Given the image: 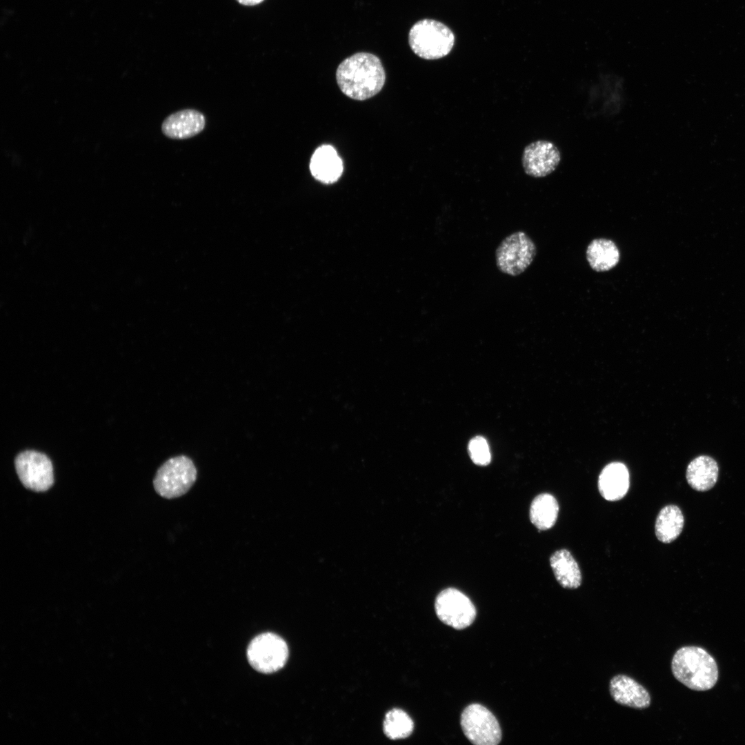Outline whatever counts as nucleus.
<instances>
[{"instance_id":"obj_9","label":"nucleus","mask_w":745,"mask_h":745,"mask_svg":"<svg viewBox=\"0 0 745 745\" xmlns=\"http://www.w3.org/2000/svg\"><path fill=\"white\" fill-rule=\"evenodd\" d=\"M14 465L18 477L26 488L43 492L53 484L52 464L46 455L34 450L24 451L17 456Z\"/></svg>"},{"instance_id":"obj_18","label":"nucleus","mask_w":745,"mask_h":745,"mask_svg":"<svg viewBox=\"0 0 745 745\" xmlns=\"http://www.w3.org/2000/svg\"><path fill=\"white\" fill-rule=\"evenodd\" d=\"M684 524L681 509L676 505H667L660 510L656 518L655 535L662 543L673 542L681 534Z\"/></svg>"},{"instance_id":"obj_6","label":"nucleus","mask_w":745,"mask_h":745,"mask_svg":"<svg viewBox=\"0 0 745 745\" xmlns=\"http://www.w3.org/2000/svg\"><path fill=\"white\" fill-rule=\"evenodd\" d=\"M288 657L286 642L279 635L266 633L255 637L249 644L247 657L257 671L272 673L281 669Z\"/></svg>"},{"instance_id":"obj_3","label":"nucleus","mask_w":745,"mask_h":745,"mask_svg":"<svg viewBox=\"0 0 745 745\" xmlns=\"http://www.w3.org/2000/svg\"><path fill=\"white\" fill-rule=\"evenodd\" d=\"M408 43L419 57L439 59L448 55L455 43L453 31L443 23L430 19L416 22L408 32Z\"/></svg>"},{"instance_id":"obj_5","label":"nucleus","mask_w":745,"mask_h":745,"mask_svg":"<svg viewBox=\"0 0 745 745\" xmlns=\"http://www.w3.org/2000/svg\"><path fill=\"white\" fill-rule=\"evenodd\" d=\"M537 248L532 239L524 231L507 236L496 249V265L500 272L518 276L532 264Z\"/></svg>"},{"instance_id":"obj_7","label":"nucleus","mask_w":745,"mask_h":745,"mask_svg":"<svg viewBox=\"0 0 745 745\" xmlns=\"http://www.w3.org/2000/svg\"><path fill=\"white\" fill-rule=\"evenodd\" d=\"M465 736L476 745H496L501 739L499 724L493 714L479 704L468 706L461 715Z\"/></svg>"},{"instance_id":"obj_19","label":"nucleus","mask_w":745,"mask_h":745,"mask_svg":"<svg viewBox=\"0 0 745 745\" xmlns=\"http://www.w3.org/2000/svg\"><path fill=\"white\" fill-rule=\"evenodd\" d=\"M559 513V504L549 493L537 495L531 502L530 519L539 530H548L555 524Z\"/></svg>"},{"instance_id":"obj_4","label":"nucleus","mask_w":745,"mask_h":745,"mask_svg":"<svg viewBox=\"0 0 745 745\" xmlns=\"http://www.w3.org/2000/svg\"><path fill=\"white\" fill-rule=\"evenodd\" d=\"M193 461L185 455L172 457L158 469L153 480L155 491L166 499L185 495L197 479Z\"/></svg>"},{"instance_id":"obj_16","label":"nucleus","mask_w":745,"mask_h":745,"mask_svg":"<svg viewBox=\"0 0 745 745\" xmlns=\"http://www.w3.org/2000/svg\"><path fill=\"white\" fill-rule=\"evenodd\" d=\"M550 567L558 583L564 588L580 586L582 577L577 562L566 549L555 551L550 557Z\"/></svg>"},{"instance_id":"obj_21","label":"nucleus","mask_w":745,"mask_h":745,"mask_svg":"<svg viewBox=\"0 0 745 745\" xmlns=\"http://www.w3.org/2000/svg\"><path fill=\"white\" fill-rule=\"evenodd\" d=\"M468 453L472 461L479 466H486L491 460L487 441L482 437L473 438L468 444Z\"/></svg>"},{"instance_id":"obj_15","label":"nucleus","mask_w":745,"mask_h":745,"mask_svg":"<svg viewBox=\"0 0 745 745\" xmlns=\"http://www.w3.org/2000/svg\"><path fill=\"white\" fill-rule=\"evenodd\" d=\"M719 468L717 461L710 456L700 455L688 465L686 477L688 484L697 491H707L716 484Z\"/></svg>"},{"instance_id":"obj_13","label":"nucleus","mask_w":745,"mask_h":745,"mask_svg":"<svg viewBox=\"0 0 745 745\" xmlns=\"http://www.w3.org/2000/svg\"><path fill=\"white\" fill-rule=\"evenodd\" d=\"M309 167L312 177L326 184L336 182L344 169L341 159L330 145H321L315 150Z\"/></svg>"},{"instance_id":"obj_8","label":"nucleus","mask_w":745,"mask_h":745,"mask_svg":"<svg viewBox=\"0 0 745 745\" xmlns=\"http://www.w3.org/2000/svg\"><path fill=\"white\" fill-rule=\"evenodd\" d=\"M435 608L438 618L455 629L469 626L476 617V609L470 599L454 588H446L438 594Z\"/></svg>"},{"instance_id":"obj_22","label":"nucleus","mask_w":745,"mask_h":745,"mask_svg":"<svg viewBox=\"0 0 745 745\" xmlns=\"http://www.w3.org/2000/svg\"><path fill=\"white\" fill-rule=\"evenodd\" d=\"M237 1L238 2H239L240 3L244 4V5L253 6V5H256V4H258V3H261L264 0H237Z\"/></svg>"},{"instance_id":"obj_2","label":"nucleus","mask_w":745,"mask_h":745,"mask_svg":"<svg viewBox=\"0 0 745 745\" xmlns=\"http://www.w3.org/2000/svg\"><path fill=\"white\" fill-rule=\"evenodd\" d=\"M671 670L677 680L693 691L709 690L718 680L715 659L697 646H684L677 650L672 659Z\"/></svg>"},{"instance_id":"obj_1","label":"nucleus","mask_w":745,"mask_h":745,"mask_svg":"<svg viewBox=\"0 0 745 745\" xmlns=\"http://www.w3.org/2000/svg\"><path fill=\"white\" fill-rule=\"evenodd\" d=\"M336 80L341 91L350 99L363 101L382 89L386 73L380 59L374 54L359 52L346 58L338 66Z\"/></svg>"},{"instance_id":"obj_10","label":"nucleus","mask_w":745,"mask_h":745,"mask_svg":"<svg viewBox=\"0 0 745 745\" xmlns=\"http://www.w3.org/2000/svg\"><path fill=\"white\" fill-rule=\"evenodd\" d=\"M560 161L559 149L553 143L546 140H537L527 145L522 157L525 173L537 178L552 173Z\"/></svg>"},{"instance_id":"obj_12","label":"nucleus","mask_w":745,"mask_h":745,"mask_svg":"<svg viewBox=\"0 0 745 745\" xmlns=\"http://www.w3.org/2000/svg\"><path fill=\"white\" fill-rule=\"evenodd\" d=\"M205 116L194 109H185L175 112L166 117L162 123L161 130L164 135L173 139H184L200 133L205 128Z\"/></svg>"},{"instance_id":"obj_17","label":"nucleus","mask_w":745,"mask_h":745,"mask_svg":"<svg viewBox=\"0 0 745 745\" xmlns=\"http://www.w3.org/2000/svg\"><path fill=\"white\" fill-rule=\"evenodd\" d=\"M586 259L590 268L597 272H605L619 263L620 253L614 241L605 238L592 240L586 249Z\"/></svg>"},{"instance_id":"obj_20","label":"nucleus","mask_w":745,"mask_h":745,"mask_svg":"<svg viewBox=\"0 0 745 745\" xmlns=\"http://www.w3.org/2000/svg\"><path fill=\"white\" fill-rule=\"evenodd\" d=\"M413 728L414 723L412 719L404 711L395 708L386 715L384 731L390 739H398L408 737L413 733Z\"/></svg>"},{"instance_id":"obj_11","label":"nucleus","mask_w":745,"mask_h":745,"mask_svg":"<svg viewBox=\"0 0 745 745\" xmlns=\"http://www.w3.org/2000/svg\"><path fill=\"white\" fill-rule=\"evenodd\" d=\"M609 691L613 699L622 706L642 710L650 705L648 691L625 675H617L610 679Z\"/></svg>"},{"instance_id":"obj_14","label":"nucleus","mask_w":745,"mask_h":745,"mask_svg":"<svg viewBox=\"0 0 745 745\" xmlns=\"http://www.w3.org/2000/svg\"><path fill=\"white\" fill-rule=\"evenodd\" d=\"M629 473L626 466L620 462L606 466L598 478V490L608 501L622 499L629 488Z\"/></svg>"}]
</instances>
